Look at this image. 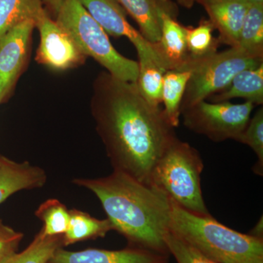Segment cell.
Returning <instances> with one entry per match:
<instances>
[{"label":"cell","mask_w":263,"mask_h":263,"mask_svg":"<svg viewBox=\"0 0 263 263\" xmlns=\"http://www.w3.org/2000/svg\"><path fill=\"white\" fill-rule=\"evenodd\" d=\"M70 223L62 237V245L69 246L89 239L104 237L114 230L108 219H98L78 209L70 210Z\"/></svg>","instance_id":"18"},{"label":"cell","mask_w":263,"mask_h":263,"mask_svg":"<svg viewBox=\"0 0 263 263\" xmlns=\"http://www.w3.org/2000/svg\"><path fill=\"white\" fill-rule=\"evenodd\" d=\"M178 4L183 7V8H193L194 4L195 3V0H177Z\"/></svg>","instance_id":"30"},{"label":"cell","mask_w":263,"mask_h":263,"mask_svg":"<svg viewBox=\"0 0 263 263\" xmlns=\"http://www.w3.org/2000/svg\"><path fill=\"white\" fill-rule=\"evenodd\" d=\"M137 55L138 59L137 87L148 103L155 106H160L165 69L155 53L138 52Z\"/></svg>","instance_id":"17"},{"label":"cell","mask_w":263,"mask_h":263,"mask_svg":"<svg viewBox=\"0 0 263 263\" xmlns=\"http://www.w3.org/2000/svg\"><path fill=\"white\" fill-rule=\"evenodd\" d=\"M254 106L249 101L234 104L202 100L183 110L181 116L185 127L211 141H236L247 127Z\"/></svg>","instance_id":"7"},{"label":"cell","mask_w":263,"mask_h":263,"mask_svg":"<svg viewBox=\"0 0 263 263\" xmlns=\"http://www.w3.org/2000/svg\"><path fill=\"white\" fill-rule=\"evenodd\" d=\"M62 237L36 235L30 245L20 253H13L0 263H47L57 249L62 247Z\"/></svg>","instance_id":"22"},{"label":"cell","mask_w":263,"mask_h":263,"mask_svg":"<svg viewBox=\"0 0 263 263\" xmlns=\"http://www.w3.org/2000/svg\"><path fill=\"white\" fill-rule=\"evenodd\" d=\"M72 181L98 197L114 230L130 243L169 253L164 236L170 230L171 201L160 190L117 171L105 177Z\"/></svg>","instance_id":"2"},{"label":"cell","mask_w":263,"mask_h":263,"mask_svg":"<svg viewBox=\"0 0 263 263\" xmlns=\"http://www.w3.org/2000/svg\"><path fill=\"white\" fill-rule=\"evenodd\" d=\"M247 145L253 150L257 157L254 166L256 174L263 175V108L261 107L252 118L249 119L247 127L240 133L236 141Z\"/></svg>","instance_id":"25"},{"label":"cell","mask_w":263,"mask_h":263,"mask_svg":"<svg viewBox=\"0 0 263 263\" xmlns=\"http://www.w3.org/2000/svg\"><path fill=\"white\" fill-rule=\"evenodd\" d=\"M191 72L187 70L166 71L163 76L162 103L169 122L174 128L179 127L181 107Z\"/></svg>","instance_id":"19"},{"label":"cell","mask_w":263,"mask_h":263,"mask_svg":"<svg viewBox=\"0 0 263 263\" xmlns=\"http://www.w3.org/2000/svg\"><path fill=\"white\" fill-rule=\"evenodd\" d=\"M189 55L202 57L218 51L220 42L213 32L215 30L209 19H201L197 27H185Z\"/></svg>","instance_id":"24"},{"label":"cell","mask_w":263,"mask_h":263,"mask_svg":"<svg viewBox=\"0 0 263 263\" xmlns=\"http://www.w3.org/2000/svg\"><path fill=\"white\" fill-rule=\"evenodd\" d=\"M263 63V58L252 56L238 47L216 51L202 57L189 55L180 70L191 72L181 103V111L206 100L224 89L240 71L253 69Z\"/></svg>","instance_id":"6"},{"label":"cell","mask_w":263,"mask_h":263,"mask_svg":"<svg viewBox=\"0 0 263 263\" xmlns=\"http://www.w3.org/2000/svg\"><path fill=\"white\" fill-rule=\"evenodd\" d=\"M44 8L42 0H0V38L26 21H34Z\"/></svg>","instance_id":"20"},{"label":"cell","mask_w":263,"mask_h":263,"mask_svg":"<svg viewBox=\"0 0 263 263\" xmlns=\"http://www.w3.org/2000/svg\"><path fill=\"white\" fill-rule=\"evenodd\" d=\"M152 46L166 71L180 70L183 67L189 56L186 30L176 15H162L160 41Z\"/></svg>","instance_id":"14"},{"label":"cell","mask_w":263,"mask_h":263,"mask_svg":"<svg viewBox=\"0 0 263 263\" xmlns=\"http://www.w3.org/2000/svg\"><path fill=\"white\" fill-rule=\"evenodd\" d=\"M236 47L263 58V5L249 4Z\"/></svg>","instance_id":"21"},{"label":"cell","mask_w":263,"mask_h":263,"mask_svg":"<svg viewBox=\"0 0 263 263\" xmlns=\"http://www.w3.org/2000/svg\"><path fill=\"white\" fill-rule=\"evenodd\" d=\"M263 234V223H262V217L259 219L257 224L254 227L253 230L251 232V234L253 235L254 237H257L258 238H262Z\"/></svg>","instance_id":"29"},{"label":"cell","mask_w":263,"mask_h":263,"mask_svg":"<svg viewBox=\"0 0 263 263\" xmlns=\"http://www.w3.org/2000/svg\"><path fill=\"white\" fill-rule=\"evenodd\" d=\"M170 230L217 263H263V240L223 226L171 202Z\"/></svg>","instance_id":"3"},{"label":"cell","mask_w":263,"mask_h":263,"mask_svg":"<svg viewBox=\"0 0 263 263\" xmlns=\"http://www.w3.org/2000/svg\"><path fill=\"white\" fill-rule=\"evenodd\" d=\"M90 102L96 130L114 171L148 183L151 172L177 138L163 108L142 96L136 83L102 71Z\"/></svg>","instance_id":"1"},{"label":"cell","mask_w":263,"mask_h":263,"mask_svg":"<svg viewBox=\"0 0 263 263\" xmlns=\"http://www.w3.org/2000/svg\"><path fill=\"white\" fill-rule=\"evenodd\" d=\"M249 4H261L263 5V0H245Z\"/></svg>","instance_id":"31"},{"label":"cell","mask_w":263,"mask_h":263,"mask_svg":"<svg viewBox=\"0 0 263 263\" xmlns=\"http://www.w3.org/2000/svg\"><path fill=\"white\" fill-rule=\"evenodd\" d=\"M35 215L44 223L41 230L45 236L63 235L70 223V210L57 199L43 202L36 210Z\"/></svg>","instance_id":"23"},{"label":"cell","mask_w":263,"mask_h":263,"mask_svg":"<svg viewBox=\"0 0 263 263\" xmlns=\"http://www.w3.org/2000/svg\"><path fill=\"white\" fill-rule=\"evenodd\" d=\"M47 263H167V255L141 248L70 252L60 247Z\"/></svg>","instance_id":"11"},{"label":"cell","mask_w":263,"mask_h":263,"mask_svg":"<svg viewBox=\"0 0 263 263\" xmlns=\"http://www.w3.org/2000/svg\"><path fill=\"white\" fill-rule=\"evenodd\" d=\"M34 28V21H26L0 38V103L10 94L25 67Z\"/></svg>","instance_id":"9"},{"label":"cell","mask_w":263,"mask_h":263,"mask_svg":"<svg viewBox=\"0 0 263 263\" xmlns=\"http://www.w3.org/2000/svg\"><path fill=\"white\" fill-rule=\"evenodd\" d=\"M206 11L220 43L236 47L249 4L245 0H195Z\"/></svg>","instance_id":"12"},{"label":"cell","mask_w":263,"mask_h":263,"mask_svg":"<svg viewBox=\"0 0 263 263\" xmlns=\"http://www.w3.org/2000/svg\"><path fill=\"white\" fill-rule=\"evenodd\" d=\"M234 98L245 99L254 105L263 104V63L253 69L240 71L227 87L209 97L212 103L230 102Z\"/></svg>","instance_id":"16"},{"label":"cell","mask_w":263,"mask_h":263,"mask_svg":"<svg viewBox=\"0 0 263 263\" xmlns=\"http://www.w3.org/2000/svg\"><path fill=\"white\" fill-rule=\"evenodd\" d=\"M46 180L47 176L41 167L0 156V204L22 190L43 187Z\"/></svg>","instance_id":"15"},{"label":"cell","mask_w":263,"mask_h":263,"mask_svg":"<svg viewBox=\"0 0 263 263\" xmlns=\"http://www.w3.org/2000/svg\"><path fill=\"white\" fill-rule=\"evenodd\" d=\"M127 14L136 21L139 32L154 45L161 37L162 18L164 13L177 16V5L171 0H116Z\"/></svg>","instance_id":"13"},{"label":"cell","mask_w":263,"mask_h":263,"mask_svg":"<svg viewBox=\"0 0 263 263\" xmlns=\"http://www.w3.org/2000/svg\"><path fill=\"white\" fill-rule=\"evenodd\" d=\"M164 242L169 253L174 256L178 263H217L208 258L171 230L166 233Z\"/></svg>","instance_id":"26"},{"label":"cell","mask_w":263,"mask_h":263,"mask_svg":"<svg viewBox=\"0 0 263 263\" xmlns=\"http://www.w3.org/2000/svg\"><path fill=\"white\" fill-rule=\"evenodd\" d=\"M43 7L53 19L56 18L63 0H42Z\"/></svg>","instance_id":"28"},{"label":"cell","mask_w":263,"mask_h":263,"mask_svg":"<svg viewBox=\"0 0 263 263\" xmlns=\"http://www.w3.org/2000/svg\"><path fill=\"white\" fill-rule=\"evenodd\" d=\"M40 34L35 60L53 70L64 71L84 65L85 56L75 41L43 8L34 19Z\"/></svg>","instance_id":"8"},{"label":"cell","mask_w":263,"mask_h":263,"mask_svg":"<svg viewBox=\"0 0 263 263\" xmlns=\"http://www.w3.org/2000/svg\"><path fill=\"white\" fill-rule=\"evenodd\" d=\"M203 167L197 150L176 138L154 166L148 183L185 210L211 216L202 197L200 177Z\"/></svg>","instance_id":"4"},{"label":"cell","mask_w":263,"mask_h":263,"mask_svg":"<svg viewBox=\"0 0 263 263\" xmlns=\"http://www.w3.org/2000/svg\"><path fill=\"white\" fill-rule=\"evenodd\" d=\"M79 1L108 35L127 37L133 43L137 52L156 53L152 44L128 22L127 13L116 0Z\"/></svg>","instance_id":"10"},{"label":"cell","mask_w":263,"mask_h":263,"mask_svg":"<svg viewBox=\"0 0 263 263\" xmlns=\"http://www.w3.org/2000/svg\"><path fill=\"white\" fill-rule=\"evenodd\" d=\"M54 20L70 34L85 56L94 59L117 79L136 82L138 61L123 56L116 50L108 34L79 0H63Z\"/></svg>","instance_id":"5"},{"label":"cell","mask_w":263,"mask_h":263,"mask_svg":"<svg viewBox=\"0 0 263 263\" xmlns=\"http://www.w3.org/2000/svg\"><path fill=\"white\" fill-rule=\"evenodd\" d=\"M23 233H19L0 220V262L16 252Z\"/></svg>","instance_id":"27"}]
</instances>
